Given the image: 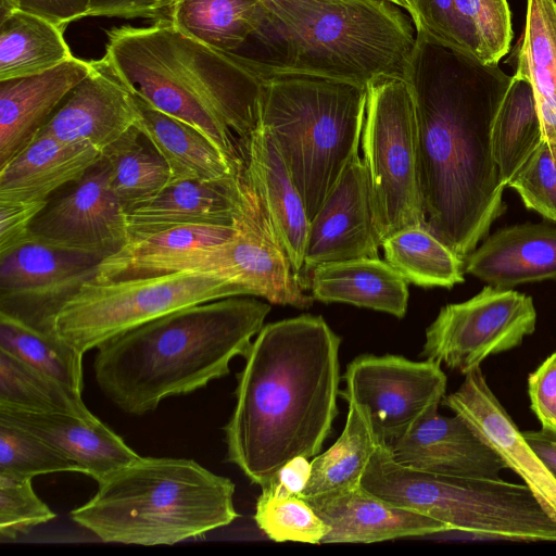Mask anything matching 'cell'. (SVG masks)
<instances>
[{"mask_svg": "<svg viewBox=\"0 0 556 556\" xmlns=\"http://www.w3.org/2000/svg\"><path fill=\"white\" fill-rule=\"evenodd\" d=\"M244 193L242 163L218 180H186L167 186L152 199L125 211L129 239L181 225H232Z\"/></svg>", "mask_w": 556, "mask_h": 556, "instance_id": "21", "label": "cell"}, {"mask_svg": "<svg viewBox=\"0 0 556 556\" xmlns=\"http://www.w3.org/2000/svg\"><path fill=\"white\" fill-rule=\"evenodd\" d=\"M361 486L441 521L450 531L484 540L556 542V522L525 483L419 471L397 463L386 443L376 447Z\"/></svg>", "mask_w": 556, "mask_h": 556, "instance_id": "8", "label": "cell"}, {"mask_svg": "<svg viewBox=\"0 0 556 556\" xmlns=\"http://www.w3.org/2000/svg\"><path fill=\"white\" fill-rule=\"evenodd\" d=\"M430 409L405 434L389 445L393 458L429 473L470 479H500L507 469L502 458L460 416Z\"/></svg>", "mask_w": 556, "mask_h": 556, "instance_id": "18", "label": "cell"}, {"mask_svg": "<svg viewBox=\"0 0 556 556\" xmlns=\"http://www.w3.org/2000/svg\"><path fill=\"white\" fill-rule=\"evenodd\" d=\"M361 149L381 243L400 230L425 226L415 103L405 77L367 85Z\"/></svg>", "mask_w": 556, "mask_h": 556, "instance_id": "10", "label": "cell"}, {"mask_svg": "<svg viewBox=\"0 0 556 556\" xmlns=\"http://www.w3.org/2000/svg\"><path fill=\"white\" fill-rule=\"evenodd\" d=\"M167 21L213 49L235 52L270 15L258 0H176Z\"/></svg>", "mask_w": 556, "mask_h": 556, "instance_id": "32", "label": "cell"}, {"mask_svg": "<svg viewBox=\"0 0 556 556\" xmlns=\"http://www.w3.org/2000/svg\"><path fill=\"white\" fill-rule=\"evenodd\" d=\"M262 78L260 124L273 137L311 222L359 153L367 86L303 74Z\"/></svg>", "mask_w": 556, "mask_h": 556, "instance_id": "7", "label": "cell"}, {"mask_svg": "<svg viewBox=\"0 0 556 556\" xmlns=\"http://www.w3.org/2000/svg\"><path fill=\"white\" fill-rule=\"evenodd\" d=\"M270 15L266 26L289 25L301 14L306 0H258Z\"/></svg>", "mask_w": 556, "mask_h": 556, "instance_id": "51", "label": "cell"}, {"mask_svg": "<svg viewBox=\"0 0 556 556\" xmlns=\"http://www.w3.org/2000/svg\"><path fill=\"white\" fill-rule=\"evenodd\" d=\"M0 350L68 389L83 391V355L56 336L0 313Z\"/></svg>", "mask_w": 556, "mask_h": 556, "instance_id": "37", "label": "cell"}, {"mask_svg": "<svg viewBox=\"0 0 556 556\" xmlns=\"http://www.w3.org/2000/svg\"><path fill=\"white\" fill-rule=\"evenodd\" d=\"M535 326L531 296L488 285L440 309L426 330L421 355L465 376L488 357L519 346Z\"/></svg>", "mask_w": 556, "mask_h": 556, "instance_id": "12", "label": "cell"}, {"mask_svg": "<svg viewBox=\"0 0 556 556\" xmlns=\"http://www.w3.org/2000/svg\"><path fill=\"white\" fill-rule=\"evenodd\" d=\"M457 13L477 45V59L498 63L514 37L507 0H455Z\"/></svg>", "mask_w": 556, "mask_h": 556, "instance_id": "41", "label": "cell"}, {"mask_svg": "<svg viewBox=\"0 0 556 556\" xmlns=\"http://www.w3.org/2000/svg\"><path fill=\"white\" fill-rule=\"evenodd\" d=\"M128 239L125 208L111 188L102 156L52 194L30 226V241L104 258Z\"/></svg>", "mask_w": 556, "mask_h": 556, "instance_id": "15", "label": "cell"}, {"mask_svg": "<svg viewBox=\"0 0 556 556\" xmlns=\"http://www.w3.org/2000/svg\"><path fill=\"white\" fill-rule=\"evenodd\" d=\"M542 139L532 87L525 77L515 73L492 127L493 156L505 188Z\"/></svg>", "mask_w": 556, "mask_h": 556, "instance_id": "34", "label": "cell"}, {"mask_svg": "<svg viewBox=\"0 0 556 556\" xmlns=\"http://www.w3.org/2000/svg\"><path fill=\"white\" fill-rule=\"evenodd\" d=\"M386 261L407 282L451 289L464 282L465 258L424 226L400 230L381 243Z\"/></svg>", "mask_w": 556, "mask_h": 556, "instance_id": "36", "label": "cell"}, {"mask_svg": "<svg viewBox=\"0 0 556 556\" xmlns=\"http://www.w3.org/2000/svg\"><path fill=\"white\" fill-rule=\"evenodd\" d=\"M380 245L368 177L357 153L309 222L301 273L332 262L379 257Z\"/></svg>", "mask_w": 556, "mask_h": 556, "instance_id": "16", "label": "cell"}, {"mask_svg": "<svg viewBox=\"0 0 556 556\" xmlns=\"http://www.w3.org/2000/svg\"><path fill=\"white\" fill-rule=\"evenodd\" d=\"M102 59L128 90L241 162L238 139L260 124L263 85L244 55L213 49L169 21H156L110 29Z\"/></svg>", "mask_w": 556, "mask_h": 556, "instance_id": "4", "label": "cell"}, {"mask_svg": "<svg viewBox=\"0 0 556 556\" xmlns=\"http://www.w3.org/2000/svg\"><path fill=\"white\" fill-rule=\"evenodd\" d=\"M311 472L309 458L296 456L282 466L276 480L289 492L301 495L309 481Z\"/></svg>", "mask_w": 556, "mask_h": 556, "instance_id": "49", "label": "cell"}, {"mask_svg": "<svg viewBox=\"0 0 556 556\" xmlns=\"http://www.w3.org/2000/svg\"><path fill=\"white\" fill-rule=\"evenodd\" d=\"M130 91V90H129ZM139 112L136 126L152 142L169 169L172 186L186 180H218L242 163L231 162L206 136L130 91Z\"/></svg>", "mask_w": 556, "mask_h": 556, "instance_id": "28", "label": "cell"}, {"mask_svg": "<svg viewBox=\"0 0 556 556\" xmlns=\"http://www.w3.org/2000/svg\"><path fill=\"white\" fill-rule=\"evenodd\" d=\"M348 405L340 437L326 452L311 460V478L300 495L305 500L359 488L370 457L381 442L365 410L355 403Z\"/></svg>", "mask_w": 556, "mask_h": 556, "instance_id": "33", "label": "cell"}, {"mask_svg": "<svg viewBox=\"0 0 556 556\" xmlns=\"http://www.w3.org/2000/svg\"><path fill=\"white\" fill-rule=\"evenodd\" d=\"M528 394L541 428L556 432V352L529 375Z\"/></svg>", "mask_w": 556, "mask_h": 556, "instance_id": "46", "label": "cell"}, {"mask_svg": "<svg viewBox=\"0 0 556 556\" xmlns=\"http://www.w3.org/2000/svg\"><path fill=\"white\" fill-rule=\"evenodd\" d=\"M514 189L525 206L544 219L556 222V142L542 139L530 157L511 177Z\"/></svg>", "mask_w": 556, "mask_h": 556, "instance_id": "43", "label": "cell"}, {"mask_svg": "<svg viewBox=\"0 0 556 556\" xmlns=\"http://www.w3.org/2000/svg\"><path fill=\"white\" fill-rule=\"evenodd\" d=\"M0 407L91 417L81 393L0 350Z\"/></svg>", "mask_w": 556, "mask_h": 556, "instance_id": "38", "label": "cell"}, {"mask_svg": "<svg viewBox=\"0 0 556 556\" xmlns=\"http://www.w3.org/2000/svg\"><path fill=\"white\" fill-rule=\"evenodd\" d=\"M511 76L416 31L405 79L415 103L424 227L463 258L506 211L492 127Z\"/></svg>", "mask_w": 556, "mask_h": 556, "instance_id": "1", "label": "cell"}, {"mask_svg": "<svg viewBox=\"0 0 556 556\" xmlns=\"http://www.w3.org/2000/svg\"><path fill=\"white\" fill-rule=\"evenodd\" d=\"M387 1L397 5L401 9L406 10L408 12L409 16L412 15V8L406 0H387Z\"/></svg>", "mask_w": 556, "mask_h": 556, "instance_id": "52", "label": "cell"}, {"mask_svg": "<svg viewBox=\"0 0 556 556\" xmlns=\"http://www.w3.org/2000/svg\"><path fill=\"white\" fill-rule=\"evenodd\" d=\"M308 274L314 300L352 304L397 318L406 314L408 282L393 266L379 257L327 263Z\"/></svg>", "mask_w": 556, "mask_h": 556, "instance_id": "27", "label": "cell"}, {"mask_svg": "<svg viewBox=\"0 0 556 556\" xmlns=\"http://www.w3.org/2000/svg\"><path fill=\"white\" fill-rule=\"evenodd\" d=\"M138 119L132 93L100 59L93 60L89 75L68 92L38 135L87 142L102 152Z\"/></svg>", "mask_w": 556, "mask_h": 556, "instance_id": "19", "label": "cell"}, {"mask_svg": "<svg viewBox=\"0 0 556 556\" xmlns=\"http://www.w3.org/2000/svg\"><path fill=\"white\" fill-rule=\"evenodd\" d=\"M0 471L34 478L77 471L75 464L45 440L0 417Z\"/></svg>", "mask_w": 556, "mask_h": 556, "instance_id": "40", "label": "cell"}, {"mask_svg": "<svg viewBox=\"0 0 556 556\" xmlns=\"http://www.w3.org/2000/svg\"><path fill=\"white\" fill-rule=\"evenodd\" d=\"M243 175L245 193L233 219L236 236L161 263L149 276L175 271L214 274L232 282L243 295L307 308L314 298L303 292L300 276L293 271L257 193L244 172Z\"/></svg>", "mask_w": 556, "mask_h": 556, "instance_id": "11", "label": "cell"}, {"mask_svg": "<svg viewBox=\"0 0 556 556\" xmlns=\"http://www.w3.org/2000/svg\"><path fill=\"white\" fill-rule=\"evenodd\" d=\"M254 520L275 542L321 544L328 527L311 504L289 492L276 479L262 488L257 497Z\"/></svg>", "mask_w": 556, "mask_h": 556, "instance_id": "39", "label": "cell"}, {"mask_svg": "<svg viewBox=\"0 0 556 556\" xmlns=\"http://www.w3.org/2000/svg\"><path fill=\"white\" fill-rule=\"evenodd\" d=\"M103 258L36 241L0 256V313L52 334L60 307L94 278Z\"/></svg>", "mask_w": 556, "mask_h": 556, "instance_id": "14", "label": "cell"}, {"mask_svg": "<svg viewBox=\"0 0 556 556\" xmlns=\"http://www.w3.org/2000/svg\"><path fill=\"white\" fill-rule=\"evenodd\" d=\"M464 269L505 289L556 279V227L520 224L502 228L465 257Z\"/></svg>", "mask_w": 556, "mask_h": 556, "instance_id": "25", "label": "cell"}, {"mask_svg": "<svg viewBox=\"0 0 556 556\" xmlns=\"http://www.w3.org/2000/svg\"><path fill=\"white\" fill-rule=\"evenodd\" d=\"M255 37L269 56H245L261 77L303 74L367 86L405 77L416 30L387 0H306L289 25L265 26Z\"/></svg>", "mask_w": 556, "mask_h": 556, "instance_id": "6", "label": "cell"}, {"mask_svg": "<svg viewBox=\"0 0 556 556\" xmlns=\"http://www.w3.org/2000/svg\"><path fill=\"white\" fill-rule=\"evenodd\" d=\"M243 172L253 186L265 213L300 276L309 220L277 146L261 124L248 137L238 139Z\"/></svg>", "mask_w": 556, "mask_h": 556, "instance_id": "20", "label": "cell"}, {"mask_svg": "<svg viewBox=\"0 0 556 556\" xmlns=\"http://www.w3.org/2000/svg\"><path fill=\"white\" fill-rule=\"evenodd\" d=\"M47 202L0 200V256L30 242V226Z\"/></svg>", "mask_w": 556, "mask_h": 556, "instance_id": "45", "label": "cell"}, {"mask_svg": "<svg viewBox=\"0 0 556 556\" xmlns=\"http://www.w3.org/2000/svg\"><path fill=\"white\" fill-rule=\"evenodd\" d=\"M343 379L345 388L340 395L365 410L376 435L387 444L439 407L447 383L440 364L392 354L355 357Z\"/></svg>", "mask_w": 556, "mask_h": 556, "instance_id": "13", "label": "cell"}, {"mask_svg": "<svg viewBox=\"0 0 556 556\" xmlns=\"http://www.w3.org/2000/svg\"><path fill=\"white\" fill-rule=\"evenodd\" d=\"M92 67L93 60L73 56L40 74L0 80V168L36 138Z\"/></svg>", "mask_w": 556, "mask_h": 556, "instance_id": "22", "label": "cell"}, {"mask_svg": "<svg viewBox=\"0 0 556 556\" xmlns=\"http://www.w3.org/2000/svg\"><path fill=\"white\" fill-rule=\"evenodd\" d=\"M306 501L328 527L321 543H374L451 532L443 522L393 505L362 486Z\"/></svg>", "mask_w": 556, "mask_h": 556, "instance_id": "23", "label": "cell"}, {"mask_svg": "<svg viewBox=\"0 0 556 556\" xmlns=\"http://www.w3.org/2000/svg\"><path fill=\"white\" fill-rule=\"evenodd\" d=\"M176 0H92L88 17L153 18L167 21Z\"/></svg>", "mask_w": 556, "mask_h": 556, "instance_id": "47", "label": "cell"}, {"mask_svg": "<svg viewBox=\"0 0 556 556\" xmlns=\"http://www.w3.org/2000/svg\"><path fill=\"white\" fill-rule=\"evenodd\" d=\"M415 30L477 58V45L460 20L455 0H412Z\"/></svg>", "mask_w": 556, "mask_h": 556, "instance_id": "44", "label": "cell"}, {"mask_svg": "<svg viewBox=\"0 0 556 556\" xmlns=\"http://www.w3.org/2000/svg\"><path fill=\"white\" fill-rule=\"evenodd\" d=\"M243 295L207 273L175 271L115 281L85 282L58 311L52 334L85 354L135 327L179 308Z\"/></svg>", "mask_w": 556, "mask_h": 556, "instance_id": "9", "label": "cell"}, {"mask_svg": "<svg viewBox=\"0 0 556 556\" xmlns=\"http://www.w3.org/2000/svg\"><path fill=\"white\" fill-rule=\"evenodd\" d=\"M0 417L31 432L60 451L97 482L132 463L139 455L94 415L80 417L0 407Z\"/></svg>", "mask_w": 556, "mask_h": 556, "instance_id": "24", "label": "cell"}, {"mask_svg": "<svg viewBox=\"0 0 556 556\" xmlns=\"http://www.w3.org/2000/svg\"><path fill=\"white\" fill-rule=\"evenodd\" d=\"M235 489L193 459L139 456L98 482L70 517L105 543L173 545L238 518Z\"/></svg>", "mask_w": 556, "mask_h": 556, "instance_id": "5", "label": "cell"}, {"mask_svg": "<svg viewBox=\"0 0 556 556\" xmlns=\"http://www.w3.org/2000/svg\"><path fill=\"white\" fill-rule=\"evenodd\" d=\"M522 434L556 479V432L541 428L522 431Z\"/></svg>", "mask_w": 556, "mask_h": 556, "instance_id": "50", "label": "cell"}, {"mask_svg": "<svg viewBox=\"0 0 556 556\" xmlns=\"http://www.w3.org/2000/svg\"><path fill=\"white\" fill-rule=\"evenodd\" d=\"M516 74L531 85L543 139L556 142V2L527 0Z\"/></svg>", "mask_w": 556, "mask_h": 556, "instance_id": "31", "label": "cell"}, {"mask_svg": "<svg viewBox=\"0 0 556 556\" xmlns=\"http://www.w3.org/2000/svg\"><path fill=\"white\" fill-rule=\"evenodd\" d=\"M408 2V4L410 5L412 8V15H410V18H413L414 16V9H413V3H412V0H406Z\"/></svg>", "mask_w": 556, "mask_h": 556, "instance_id": "53", "label": "cell"}, {"mask_svg": "<svg viewBox=\"0 0 556 556\" xmlns=\"http://www.w3.org/2000/svg\"><path fill=\"white\" fill-rule=\"evenodd\" d=\"M10 5L37 15L62 29L77 20L88 17L92 0H4Z\"/></svg>", "mask_w": 556, "mask_h": 556, "instance_id": "48", "label": "cell"}, {"mask_svg": "<svg viewBox=\"0 0 556 556\" xmlns=\"http://www.w3.org/2000/svg\"><path fill=\"white\" fill-rule=\"evenodd\" d=\"M232 225H181L129 239L118 251L103 258L92 279L98 282L149 276L159 264L194 249L231 240Z\"/></svg>", "mask_w": 556, "mask_h": 556, "instance_id": "29", "label": "cell"}, {"mask_svg": "<svg viewBox=\"0 0 556 556\" xmlns=\"http://www.w3.org/2000/svg\"><path fill=\"white\" fill-rule=\"evenodd\" d=\"M110 185L125 211L157 195L169 181V169L152 142L135 125L102 150Z\"/></svg>", "mask_w": 556, "mask_h": 556, "instance_id": "35", "label": "cell"}, {"mask_svg": "<svg viewBox=\"0 0 556 556\" xmlns=\"http://www.w3.org/2000/svg\"><path fill=\"white\" fill-rule=\"evenodd\" d=\"M460 416L517 473L556 522V479L543 464L490 389L480 367L465 375L459 388L441 402Z\"/></svg>", "mask_w": 556, "mask_h": 556, "instance_id": "17", "label": "cell"}, {"mask_svg": "<svg viewBox=\"0 0 556 556\" xmlns=\"http://www.w3.org/2000/svg\"><path fill=\"white\" fill-rule=\"evenodd\" d=\"M64 29L0 2V80L31 76L72 59Z\"/></svg>", "mask_w": 556, "mask_h": 556, "instance_id": "30", "label": "cell"}, {"mask_svg": "<svg viewBox=\"0 0 556 556\" xmlns=\"http://www.w3.org/2000/svg\"><path fill=\"white\" fill-rule=\"evenodd\" d=\"M270 305L229 296L179 308L97 348L94 379L126 414L142 416L170 396L205 388L230 372L264 326Z\"/></svg>", "mask_w": 556, "mask_h": 556, "instance_id": "3", "label": "cell"}, {"mask_svg": "<svg viewBox=\"0 0 556 556\" xmlns=\"http://www.w3.org/2000/svg\"><path fill=\"white\" fill-rule=\"evenodd\" d=\"M341 338L309 314L263 326L237 374L224 427L227 462L270 483L296 456L319 454L338 415Z\"/></svg>", "mask_w": 556, "mask_h": 556, "instance_id": "2", "label": "cell"}, {"mask_svg": "<svg viewBox=\"0 0 556 556\" xmlns=\"http://www.w3.org/2000/svg\"><path fill=\"white\" fill-rule=\"evenodd\" d=\"M102 152L87 142H64L38 135L0 168V200L47 201L79 179Z\"/></svg>", "mask_w": 556, "mask_h": 556, "instance_id": "26", "label": "cell"}, {"mask_svg": "<svg viewBox=\"0 0 556 556\" xmlns=\"http://www.w3.org/2000/svg\"><path fill=\"white\" fill-rule=\"evenodd\" d=\"M33 478L0 471V539L13 541L55 518L37 496Z\"/></svg>", "mask_w": 556, "mask_h": 556, "instance_id": "42", "label": "cell"}]
</instances>
